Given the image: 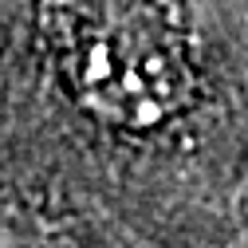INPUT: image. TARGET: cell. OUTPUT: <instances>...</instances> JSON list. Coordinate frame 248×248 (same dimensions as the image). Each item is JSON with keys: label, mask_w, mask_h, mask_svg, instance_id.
<instances>
[{"label": "cell", "mask_w": 248, "mask_h": 248, "mask_svg": "<svg viewBox=\"0 0 248 248\" xmlns=\"http://www.w3.org/2000/svg\"><path fill=\"white\" fill-rule=\"evenodd\" d=\"M44 32L71 91L110 122L154 126L189 95L181 36L154 0H47Z\"/></svg>", "instance_id": "obj_1"}]
</instances>
